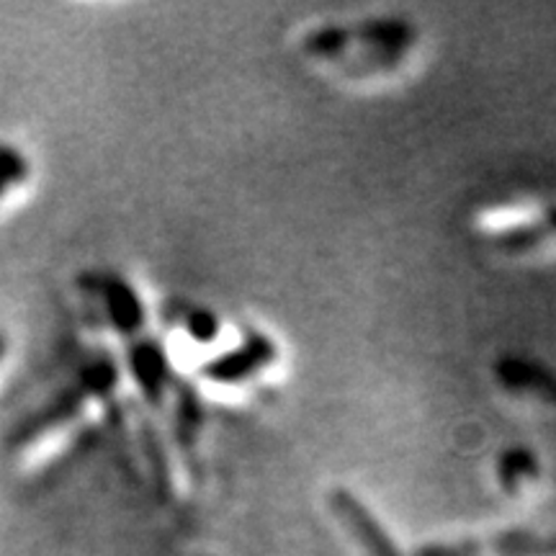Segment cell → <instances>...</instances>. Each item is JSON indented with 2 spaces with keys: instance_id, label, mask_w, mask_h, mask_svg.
Returning a JSON list of instances; mask_svg holds the SVG:
<instances>
[{
  "instance_id": "1",
  "label": "cell",
  "mask_w": 556,
  "mask_h": 556,
  "mask_svg": "<svg viewBox=\"0 0 556 556\" xmlns=\"http://www.w3.org/2000/svg\"><path fill=\"white\" fill-rule=\"evenodd\" d=\"M415 39L417 29L405 18H374L358 26H319L304 37L302 47L309 58L338 65L348 75L371 78L402 65Z\"/></svg>"
},
{
  "instance_id": "2",
  "label": "cell",
  "mask_w": 556,
  "mask_h": 556,
  "mask_svg": "<svg viewBox=\"0 0 556 556\" xmlns=\"http://www.w3.org/2000/svg\"><path fill=\"white\" fill-rule=\"evenodd\" d=\"M276 356L278 351L274 340L261 336V332H250L238 348H232V351L222 353V356L204 364L201 374H204V379L212 381V384H242V381L258 377L263 368L274 364Z\"/></svg>"
},
{
  "instance_id": "3",
  "label": "cell",
  "mask_w": 556,
  "mask_h": 556,
  "mask_svg": "<svg viewBox=\"0 0 556 556\" xmlns=\"http://www.w3.org/2000/svg\"><path fill=\"white\" fill-rule=\"evenodd\" d=\"M328 503L336 518L348 528V533L358 541L368 556H405L387 533V528L379 523L377 516L351 490L338 486V490L330 492Z\"/></svg>"
},
{
  "instance_id": "4",
  "label": "cell",
  "mask_w": 556,
  "mask_h": 556,
  "mask_svg": "<svg viewBox=\"0 0 556 556\" xmlns=\"http://www.w3.org/2000/svg\"><path fill=\"white\" fill-rule=\"evenodd\" d=\"M129 348V368L135 377L142 397L152 407H163L173 387V374L165 351L152 340L148 332H135L127 338Z\"/></svg>"
},
{
  "instance_id": "5",
  "label": "cell",
  "mask_w": 556,
  "mask_h": 556,
  "mask_svg": "<svg viewBox=\"0 0 556 556\" xmlns=\"http://www.w3.org/2000/svg\"><path fill=\"white\" fill-rule=\"evenodd\" d=\"M495 379L505 392L531 397L556 407V371L526 356H503L495 364Z\"/></svg>"
},
{
  "instance_id": "6",
  "label": "cell",
  "mask_w": 556,
  "mask_h": 556,
  "mask_svg": "<svg viewBox=\"0 0 556 556\" xmlns=\"http://www.w3.org/2000/svg\"><path fill=\"white\" fill-rule=\"evenodd\" d=\"M556 240V206L546 208L539 217L518 222L490 235V245L505 255H526Z\"/></svg>"
},
{
  "instance_id": "7",
  "label": "cell",
  "mask_w": 556,
  "mask_h": 556,
  "mask_svg": "<svg viewBox=\"0 0 556 556\" xmlns=\"http://www.w3.org/2000/svg\"><path fill=\"white\" fill-rule=\"evenodd\" d=\"M482 548H490L497 556H556V531L513 528L479 544V552Z\"/></svg>"
},
{
  "instance_id": "8",
  "label": "cell",
  "mask_w": 556,
  "mask_h": 556,
  "mask_svg": "<svg viewBox=\"0 0 556 556\" xmlns=\"http://www.w3.org/2000/svg\"><path fill=\"white\" fill-rule=\"evenodd\" d=\"M495 475L500 486L516 495L528 482H536L541 475V462L528 446H510L500 454Z\"/></svg>"
},
{
  "instance_id": "9",
  "label": "cell",
  "mask_w": 556,
  "mask_h": 556,
  "mask_svg": "<svg viewBox=\"0 0 556 556\" xmlns=\"http://www.w3.org/2000/svg\"><path fill=\"white\" fill-rule=\"evenodd\" d=\"M24 176H26L24 157L9 148L0 150V197H3L11 184H16V180H21Z\"/></svg>"
},
{
  "instance_id": "10",
  "label": "cell",
  "mask_w": 556,
  "mask_h": 556,
  "mask_svg": "<svg viewBox=\"0 0 556 556\" xmlns=\"http://www.w3.org/2000/svg\"><path fill=\"white\" fill-rule=\"evenodd\" d=\"M189 332L193 338H199L201 343L214 340V336H217V319H214L212 312H193L189 317Z\"/></svg>"
},
{
  "instance_id": "11",
  "label": "cell",
  "mask_w": 556,
  "mask_h": 556,
  "mask_svg": "<svg viewBox=\"0 0 556 556\" xmlns=\"http://www.w3.org/2000/svg\"><path fill=\"white\" fill-rule=\"evenodd\" d=\"M552 475H554V486H556V462H554V471H552Z\"/></svg>"
},
{
  "instance_id": "12",
  "label": "cell",
  "mask_w": 556,
  "mask_h": 556,
  "mask_svg": "<svg viewBox=\"0 0 556 556\" xmlns=\"http://www.w3.org/2000/svg\"><path fill=\"white\" fill-rule=\"evenodd\" d=\"M0 353H3V343H0Z\"/></svg>"
}]
</instances>
